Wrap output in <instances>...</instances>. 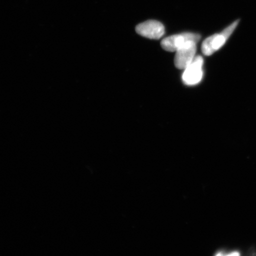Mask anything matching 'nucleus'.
<instances>
[{
	"label": "nucleus",
	"mask_w": 256,
	"mask_h": 256,
	"mask_svg": "<svg viewBox=\"0 0 256 256\" xmlns=\"http://www.w3.org/2000/svg\"><path fill=\"white\" fill-rule=\"evenodd\" d=\"M200 34L193 33H184L172 35L163 40L161 46L163 49L168 52H176L188 41H194L196 43L200 41Z\"/></svg>",
	"instance_id": "2"
},
{
	"label": "nucleus",
	"mask_w": 256,
	"mask_h": 256,
	"mask_svg": "<svg viewBox=\"0 0 256 256\" xmlns=\"http://www.w3.org/2000/svg\"><path fill=\"white\" fill-rule=\"evenodd\" d=\"M204 59L201 56L194 58L193 62L184 69L182 80L186 85L194 86L198 84L203 78L202 66Z\"/></svg>",
	"instance_id": "3"
},
{
	"label": "nucleus",
	"mask_w": 256,
	"mask_h": 256,
	"mask_svg": "<svg viewBox=\"0 0 256 256\" xmlns=\"http://www.w3.org/2000/svg\"><path fill=\"white\" fill-rule=\"evenodd\" d=\"M136 32L143 37L159 40L165 33L164 26L156 20H148L137 26Z\"/></svg>",
	"instance_id": "5"
},
{
	"label": "nucleus",
	"mask_w": 256,
	"mask_h": 256,
	"mask_svg": "<svg viewBox=\"0 0 256 256\" xmlns=\"http://www.w3.org/2000/svg\"><path fill=\"white\" fill-rule=\"evenodd\" d=\"M239 20L234 22L220 34H214L206 38L202 44V51L206 56H210L222 48L234 32L239 24Z\"/></svg>",
	"instance_id": "1"
},
{
	"label": "nucleus",
	"mask_w": 256,
	"mask_h": 256,
	"mask_svg": "<svg viewBox=\"0 0 256 256\" xmlns=\"http://www.w3.org/2000/svg\"><path fill=\"white\" fill-rule=\"evenodd\" d=\"M196 42L188 41L176 51L174 64L176 68L184 70L193 62L196 52Z\"/></svg>",
	"instance_id": "4"
},
{
	"label": "nucleus",
	"mask_w": 256,
	"mask_h": 256,
	"mask_svg": "<svg viewBox=\"0 0 256 256\" xmlns=\"http://www.w3.org/2000/svg\"><path fill=\"white\" fill-rule=\"evenodd\" d=\"M216 256H240V252H220Z\"/></svg>",
	"instance_id": "6"
}]
</instances>
